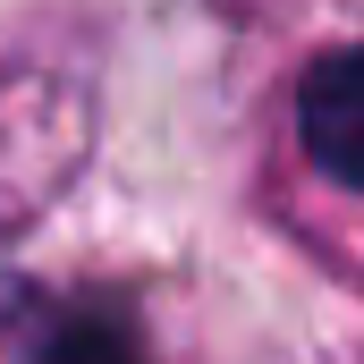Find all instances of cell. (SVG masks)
Returning a JSON list of instances; mask_svg holds the SVG:
<instances>
[{"instance_id":"1","label":"cell","mask_w":364,"mask_h":364,"mask_svg":"<svg viewBox=\"0 0 364 364\" xmlns=\"http://www.w3.org/2000/svg\"><path fill=\"white\" fill-rule=\"evenodd\" d=\"M296 127H305L314 170L339 186V195H364V43L356 51H331V60L305 77Z\"/></svg>"}]
</instances>
